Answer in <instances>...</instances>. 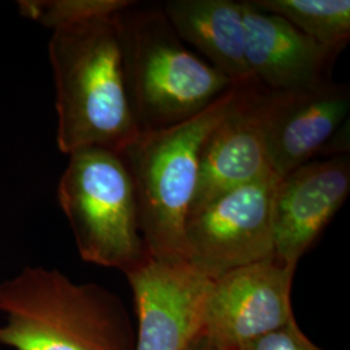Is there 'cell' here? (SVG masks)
<instances>
[{"mask_svg": "<svg viewBox=\"0 0 350 350\" xmlns=\"http://www.w3.org/2000/svg\"><path fill=\"white\" fill-rule=\"evenodd\" d=\"M59 150L121 152L139 127L126 88L117 14L52 31Z\"/></svg>", "mask_w": 350, "mask_h": 350, "instance_id": "6da1fadb", "label": "cell"}, {"mask_svg": "<svg viewBox=\"0 0 350 350\" xmlns=\"http://www.w3.org/2000/svg\"><path fill=\"white\" fill-rule=\"evenodd\" d=\"M0 345L13 350H134L122 300L56 269L26 266L0 283Z\"/></svg>", "mask_w": 350, "mask_h": 350, "instance_id": "7a4b0ae2", "label": "cell"}, {"mask_svg": "<svg viewBox=\"0 0 350 350\" xmlns=\"http://www.w3.org/2000/svg\"><path fill=\"white\" fill-rule=\"evenodd\" d=\"M126 88L140 133L185 122L234 83L178 37L161 4L117 14Z\"/></svg>", "mask_w": 350, "mask_h": 350, "instance_id": "3957f363", "label": "cell"}, {"mask_svg": "<svg viewBox=\"0 0 350 350\" xmlns=\"http://www.w3.org/2000/svg\"><path fill=\"white\" fill-rule=\"evenodd\" d=\"M240 86L234 85L185 122L139 133L118 152L134 183L139 225L150 258L188 262L185 226L198 186L201 147L232 109Z\"/></svg>", "mask_w": 350, "mask_h": 350, "instance_id": "277c9868", "label": "cell"}, {"mask_svg": "<svg viewBox=\"0 0 350 350\" xmlns=\"http://www.w3.org/2000/svg\"><path fill=\"white\" fill-rule=\"evenodd\" d=\"M57 196L83 261L127 274L150 258L134 183L120 153L104 148L70 153Z\"/></svg>", "mask_w": 350, "mask_h": 350, "instance_id": "5b68a950", "label": "cell"}, {"mask_svg": "<svg viewBox=\"0 0 350 350\" xmlns=\"http://www.w3.org/2000/svg\"><path fill=\"white\" fill-rule=\"evenodd\" d=\"M278 180L275 174L266 175L188 213V262L215 279L274 257L273 201Z\"/></svg>", "mask_w": 350, "mask_h": 350, "instance_id": "8992f818", "label": "cell"}, {"mask_svg": "<svg viewBox=\"0 0 350 350\" xmlns=\"http://www.w3.org/2000/svg\"><path fill=\"white\" fill-rule=\"evenodd\" d=\"M295 271L271 257L213 279L202 325V335L213 348L238 349L293 321Z\"/></svg>", "mask_w": 350, "mask_h": 350, "instance_id": "52a82bcc", "label": "cell"}, {"mask_svg": "<svg viewBox=\"0 0 350 350\" xmlns=\"http://www.w3.org/2000/svg\"><path fill=\"white\" fill-rule=\"evenodd\" d=\"M125 275L138 317L134 350H187L202 334L213 279L187 261L153 258Z\"/></svg>", "mask_w": 350, "mask_h": 350, "instance_id": "ba28073f", "label": "cell"}, {"mask_svg": "<svg viewBox=\"0 0 350 350\" xmlns=\"http://www.w3.org/2000/svg\"><path fill=\"white\" fill-rule=\"evenodd\" d=\"M349 191V154L309 161L279 178L273 201L274 258L296 269Z\"/></svg>", "mask_w": 350, "mask_h": 350, "instance_id": "9c48e42d", "label": "cell"}, {"mask_svg": "<svg viewBox=\"0 0 350 350\" xmlns=\"http://www.w3.org/2000/svg\"><path fill=\"white\" fill-rule=\"evenodd\" d=\"M350 90L345 83L265 94V140L273 173L283 178L322 153L348 121Z\"/></svg>", "mask_w": 350, "mask_h": 350, "instance_id": "30bf717a", "label": "cell"}, {"mask_svg": "<svg viewBox=\"0 0 350 350\" xmlns=\"http://www.w3.org/2000/svg\"><path fill=\"white\" fill-rule=\"evenodd\" d=\"M265 94L256 81L241 85L232 109L205 139L189 212L226 191L274 174L265 140Z\"/></svg>", "mask_w": 350, "mask_h": 350, "instance_id": "8fae6325", "label": "cell"}, {"mask_svg": "<svg viewBox=\"0 0 350 350\" xmlns=\"http://www.w3.org/2000/svg\"><path fill=\"white\" fill-rule=\"evenodd\" d=\"M244 5L245 56L252 78L274 92L319 88L332 82L338 52L306 37L284 18Z\"/></svg>", "mask_w": 350, "mask_h": 350, "instance_id": "7c38bea8", "label": "cell"}, {"mask_svg": "<svg viewBox=\"0 0 350 350\" xmlns=\"http://www.w3.org/2000/svg\"><path fill=\"white\" fill-rule=\"evenodd\" d=\"M163 13L188 47L234 85L253 82L245 56L244 5L234 0H169Z\"/></svg>", "mask_w": 350, "mask_h": 350, "instance_id": "4fadbf2b", "label": "cell"}, {"mask_svg": "<svg viewBox=\"0 0 350 350\" xmlns=\"http://www.w3.org/2000/svg\"><path fill=\"white\" fill-rule=\"evenodd\" d=\"M265 12L284 18L302 34L341 53L350 40L349 0H250Z\"/></svg>", "mask_w": 350, "mask_h": 350, "instance_id": "5bb4252c", "label": "cell"}, {"mask_svg": "<svg viewBox=\"0 0 350 350\" xmlns=\"http://www.w3.org/2000/svg\"><path fill=\"white\" fill-rule=\"evenodd\" d=\"M133 4L130 0H23L18 8L24 17L53 31L113 17Z\"/></svg>", "mask_w": 350, "mask_h": 350, "instance_id": "9a60e30c", "label": "cell"}, {"mask_svg": "<svg viewBox=\"0 0 350 350\" xmlns=\"http://www.w3.org/2000/svg\"><path fill=\"white\" fill-rule=\"evenodd\" d=\"M235 350H325L315 345L297 325L296 319L260 338H253Z\"/></svg>", "mask_w": 350, "mask_h": 350, "instance_id": "2e32d148", "label": "cell"}, {"mask_svg": "<svg viewBox=\"0 0 350 350\" xmlns=\"http://www.w3.org/2000/svg\"><path fill=\"white\" fill-rule=\"evenodd\" d=\"M187 350H215L213 348L212 344L209 342V340L205 338L202 334H201L199 338H196Z\"/></svg>", "mask_w": 350, "mask_h": 350, "instance_id": "e0dca14e", "label": "cell"}]
</instances>
